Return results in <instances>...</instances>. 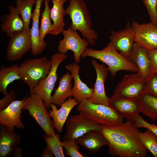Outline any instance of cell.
Listing matches in <instances>:
<instances>
[{"mask_svg": "<svg viewBox=\"0 0 157 157\" xmlns=\"http://www.w3.org/2000/svg\"><path fill=\"white\" fill-rule=\"evenodd\" d=\"M107 139L109 154L120 157H144L147 151L134 124L126 121L114 126H102L101 131Z\"/></svg>", "mask_w": 157, "mask_h": 157, "instance_id": "6da1fadb", "label": "cell"}, {"mask_svg": "<svg viewBox=\"0 0 157 157\" xmlns=\"http://www.w3.org/2000/svg\"><path fill=\"white\" fill-rule=\"evenodd\" d=\"M90 57L99 60L108 66L111 78L113 79L117 73L124 70L133 73L138 72L136 65L116 50L110 42L107 45L100 50L87 48L82 53L81 58Z\"/></svg>", "mask_w": 157, "mask_h": 157, "instance_id": "7a4b0ae2", "label": "cell"}, {"mask_svg": "<svg viewBox=\"0 0 157 157\" xmlns=\"http://www.w3.org/2000/svg\"><path fill=\"white\" fill-rule=\"evenodd\" d=\"M65 12L71 19L70 27L79 31L90 46L94 45L98 36L91 28L92 21L84 0H69Z\"/></svg>", "mask_w": 157, "mask_h": 157, "instance_id": "3957f363", "label": "cell"}, {"mask_svg": "<svg viewBox=\"0 0 157 157\" xmlns=\"http://www.w3.org/2000/svg\"><path fill=\"white\" fill-rule=\"evenodd\" d=\"M77 110L85 118L101 126L117 125L122 123L124 119L113 107L93 103L88 100L80 103Z\"/></svg>", "mask_w": 157, "mask_h": 157, "instance_id": "277c9868", "label": "cell"}, {"mask_svg": "<svg viewBox=\"0 0 157 157\" xmlns=\"http://www.w3.org/2000/svg\"><path fill=\"white\" fill-rule=\"evenodd\" d=\"M51 68L50 60L46 56L26 60L19 66L21 79L28 87L31 94L42 79L48 74Z\"/></svg>", "mask_w": 157, "mask_h": 157, "instance_id": "5b68a950", "label": "cell"}, {"mask_svg": "<svg viewBox=\"0 0 157 157\" xmlns=\"http://www.w3.org/2000/svg\"><path fill=\"white\" fill-rule=\"evenodd\" d=\"M44 101L38 94L33 93L27 97L22 110H27L47 135L53 136L56 134L52 120Z\"/></svg>", "mask_w": 157, "mask_h": 157, "instance_id": "8992f818", "label": "cell"}, {"mask_svg": "<svg viewBox=\"0 0 157 157\" xmlns=\"http://www.w3.org/2000/svg\"><path fill=\"white\" fill-rule=\"evenodd\" d=\"M67 58L65 54L60 52L53 55L50 59L51 68L44 78L42 79L34 89L33 93L39 95L47 108L50 107L51 93L58 78L57 70L58 66Z\"/></svg>", "mask_w": 157, "mask_h": 157, "instance_id": "52a82bcc", "label": "cell"}, {"mask_svg": "<svg viewBox=\"0 0 157 157\" xmlns=\"http://www.w3.org/2000/svg\"><path fill=\"white\" fill-rule=\"evenodd\" d=\"M6 58L9 61H17L32 47L30 29L23 30L12 33L9 37Z\"/></svg>", "mask_w": 157, "mask_h": 157, "instance_id": "ba28073f", "label": "cell"}, {"mask_svg": "<svg viewBox=\"0 0 157 157\" xmlns=\"http://www.w3.org/2000/svg\"><path fill=\"white\" fill-rule=\"evenodd\" d=\"M65 128L63 141L76 140L91 130L101 131L102 126L85 118L79 113L68 117L65 122Z\"/></svg>", "mask_w": 157, "mask_h": 157, "instance_id": "9c48e42d", "label": "cell"}, {"mask_svg": "<svg viewBox=\"0 0 157 157\" xmlns=\"http://www.w3.org/2000/svg\"><path fill=\"white\" fill-rule=\"evenodd\" d=\"M62 33L63 38L59 42L58 51L65 54L68 51H72L75 63H79L81 56L87 48L89 43L85 38H82L76 31L70 27L64 30Z\"/></svg>", "mask_w": 157, "mask_h": 157, "instance_id": "30bf717a", "label": "cell"}, {"mask_svg": "<svg viewBox=\"0 0 157 157\" xmlns=\"http://www.w3.org/2000/svg\"><path fill=\"white\" fill-rule=\"evenodd\" d=\"M145 78L137 72L124 75L117 84L113 94L138 99L144 90Z\"/></svg>", "mask_w": 157, "mask_h": 157, "instance_id": "8fae6325", "label": "cell"}, {"mask_svg": "<svg viewBox=\"0 0 157 157\" xmlns=\"http://www.w3.org/2000/svg\"><path fill=\"white\" fill-rule=\"evenodd\" d=\"M131 26L135 42L147 51L157 49V26L151 22L140 24L134 21Z\"/></svg>", "mask_w": 157, "mask_h": 157, "instance_id": "7c38bea8", "label": "cell"}, {"mask_svg": "<svg viewBox=\"0 0 157 157\" xmlns=\"http://www.w3.org/2000/svg\"><path fill=\"white\" fill-rule=\"evenodd\" d=\"M110 42L115 49L122 55L128 58L135 42V33L131 25L127 23L122 30L111 31Z\"/></svg>", "mask_w": 157, "mask_h": 157, "instance_id": "4fadbf2b", "label": "cell"}, {"mask_svg": "<svg viewBox=\"0 0 157 157\" xmlns=\"http://www.w3.org/2000/svg\"><path fill=\"white\" fill-rule=\"evenodd\" d=\"M91 63L96 71V78L94 85L92 95L88 100L94 104L105 105L112 106L109 103V98L106 94L104 83L108 70L105 65L98 63L94 59Z\"/></svg>", "mask_w": 157, "mask_h": 157, "instance_id": "5bb4252c", "label": "cell"}, {"mask_svg": "<svg viewBox=\"0 0 157 157\" xmlns=\"http://www.w3.org/2000/svg\"><path fill=\"white\" fill-rule=\"evenodd\" d=\"M110 105L115 108L123 119L134 124L140 112L138 99H132L113 94L109 98Z\"/></svg>", "mask_w": 157, "mask_h": 157, "instance_id": "9a60e30c", "label": "cell"}, {"mask_svg": "<svg viewBox=\"0 0 157 157\" xmlns=\"http://www.w3.org/2000/svg\"><path fill=\"white\" fill-rule=\"evenodd\" d=\"M22 100H15L4 110L0 111V124L11 130L15 127L23 128L24 125L21 119V114L24 103L26 98Z\"/></svg>", "mask_w": 157, "mask_h": 157, "instance_id": "2e32d148", "label": "cell"}, {"mask_svg": "<svg viewBox=\"0 0 157 157\" xmlns=\"http://www.w3.org/2000/svg\"><path fill=\"white\" fill-rule=\"evenodd\" d=\"M65 68L72 74L74 80V86L72 88V96L79 104L91 97L93 88H90L81 79L79 72L80 66L76 63L67 65Z\"/></svg>", "mask_w": 157, "mask_h": 157, "instance_id": "e0dca14e", "label": "cell"}, {"mask_svg": "<svg viewBox=\"0 0 157 157\" xmlns=\"http://www.w3.org/2000/svg\"><path fill=\"white\" fill-rule=\"evenodd\" d=\"M79 104L76 99L69 97L65 102L59 106L58 109L56 105L53 104L50 105L51 110L49 115L52 119L54 128L58 132H62L63 126L67 119L69 114L72 109Z\"/></svg>", "mask_w": 157, "mask_h": 157, "instance_id": "ac0fdd59", "label": "cell"}, {"mask_svg": "<svg viewBox=\"0 0 157 157\" xmlns=\"http://www.w3.org/2000/svg\"><path fill=\"white\" fill-rule=\"evenodd\" d=\"M44 0H36L35 8L33 12L32 26L30 29L32 40L31 53L34 56L41 54L45 49L46 43L41 42L39 38V20L40 11Z\"/></svg>", "mask_w": 157, "mask_h": 157, "instance_id": "d6986e66", "label": "cell"}, {"mask_svg": "<svg viewBox=\"0 0 157 157\" xmlns=\"http://www.w3.org/2000/svg\"><path fill=\"white\" fill-rule=\"evenodd\" d=\"M0 157H7L13 154L21 141L20 136L14 130L0 125Z\"/></svg>", "mask_w": 157, "mask_h": 157, "instance_id": "ffe728a7", "label": "cell"}, {"mask_svg": "<svg viewBox=\"0 0 157 157\" xmlns=\"http://www.w3.org/2000/svg\"><path fill=\"white\" fill-rule=\"evenodd\" d=\"M91 154L97 153L103 146L108 145V141L100 131L91 130L76 140Z\"/></svg>", "mask_w": 157, "mask_h": 157, "instance_id": "44dd1931", "label": "cell"}, {"mask_svg": "<svg viewBox=\"0 0 157 157\" xmlns=\"http://www.w3.org/2000/svg\"><path fill=\"white\" fill-rule=\"evenodd\" d=\"M127 58L136 65L139 74L142 78H146L150 73L147 51L135 42Z\"/></svg>", "mask_w": 157, "mask_h": 157, "instance_id": "7402d4cb", "label": "cell"}, {"mask_svg": "<svg viewBox=\"0 0 157 157\" xmlns=\"http://www.w3.org/2000/svg\"><path fill=\"white\" fill-rule=\"evenodd\" d=\"M67 0H52L53 6L51 9L50 17L53 23L51 28L48 34L57 35L62 33L64 30L65 24L64 17L66 13L63 6Z\"/></svg>", "mask_w": 157, "mask_h": 157, "instance_id": "603a6c76", "label": "cell"}, {"mask_svg": "<svg viewBox=\"0 0 157 157\" xmlns=\"http://www.w3.org/2000/svg\"><path fill=\"white\" fill-rule=\"evenodd\" d=\"M8 9L10 13L3 17L0 28L9 37L12 33L24 29V25L16 7L10 5Z\"/></svg>", "mask_w": 157, "mask_h": 157, "instance_id": "cb8c5ba5", "label": "cell"}, {"mask_svg": "<svg viewBox=\"0 0 157 157\" xmlns=\"http://www.w3.org/2000/svg\"><path fill=\"white\" fill-rule=\"evenodd\" d=\"M73 77L70 73L67 72L60 78L58 87L51 96V103L59 106L65 102L66 99L72 96L71 83Z\"/></svg>", "mask_w": 157, "mask_h": 157, "instance_id": "d4e9b609", "label": "cell"}, {"mask_svg": "<svg viewBox=\"0 0 157 157\" xmlns=\"http://www.w3.org/2000/svg\"><path fill=\"white\" fill-rule=\"evenodd\" d=\"M19 67L17 63L8 67L1 65L0 69V91L4 96L8 93L7 88L10 84L15 80H21Z\"/></svg>", "mask_w": 157, "mask_h": 157, "instance_id": "484cf974", "label": "cell"}, {"mask_svg": "<svg viewBox=\"0 0 157 157\" xmlns=\"http://www.w3.org/2000/svg\"><path fill=\"white\" fill-rule=\"evenodd\" d=\"M140 112L154 122L157 119V97L143 92L138 98Z\"/></svg>", "mask_w": 157, "mask_h": 157, "instance_id": "4316f807", "label": "cell"}, {"mask_svg": "<svg viewBox=\"0 0 157 157\" xmlns=\"http://www.w3.org/2000/svg\"><path fill=\"white\" fill-rule=\"evenodd\" d=\"M36 0H17L16 6L17 11L20 15L23 22L24 29L30 30L29 24L32 19V9L35 4Z\"/></svg>", "mask_w": 157, "mask_h": 157, "instance_id": "83f0119b", "label": "cell"}, {"mask_svg": "<svg viewBox=\"0 0 157 157\" xmlns=\"http://www.w3.org/2000/svg\"><path fill=\"white\" fill-rule=\"evenodd\" d=\"M44 8L42 13L39 38L40 41L44 42V38L51 30L52 26L50 17L51 9L49 6V0H44Z\"/></svg>", "mask_w": 157, "mask_h": 157, "instance_id": "f1b7e54d", "label": "cell"}, {"mask_svg": "<svg viewBox=\"0 0 157 157\" xmlns=\"http://www.w3.org/2000/svg\"><path fill=\"white\" fill-rule=\"evenodd\" d=\"M139 136L142 145L155 157H157V136L149 130L139 132Z\"/></svg>", "mask_w": 157, "mask_h": 157, "instance_id": "f546056e", "label": "cell"}, {"mask_svg": "<svg viewBox=\"0 0 157 157\" xmlns=\"http://www.w3.org/2000/svg\"><path fill=\"white\" fill-rule=\"evenodd\" d=\"M43 138L47 147L51 151L56 157H64L63 151L64 144L60 140V136L58 134L53 136H49L46 134L43 135Z\"/></svg>", "mask_w": 157, "mask_h": 157, "instance_id": "4dcf8cb0", "label": "cell"}, {"mask_svg": "<svg viewBox=\"0 0 157 157\" xmlns=\"http://www.w3.org/2000/svg\"><path fill=\"white\" fill-rule=\"evenodd\" d=\"M143 92L149 93L157 97V74L150 73L145 78L144 87Z\"/></svg>", "mask_w": 157, "mask_h": 157, "instance_id": "1f68e13d", "label": "cell"}, {"mask_svg": "<svg viewBox=\"0 0 157 157\" xmlns=\"http://www.w3.org/2000/svg\"><path fill=\"white\" fill-rule=\"evenodd\" d=\"M65 154L71 157H84L79 151V147L76 140L63 141Z\"/></svg>", "mask_w": 157, "mask_h": 157, "instance_id": "d6a6232c", "label": "cell"}, {"mask_svg": "<svg viewBox=\"0 0 157 157\" xmlns=\"http://www.w3.org/2000/svg\"><path fill=\"white\" fill-rule=\"evenodd\" d=\"M150 17L151 22L157 26V0H142Z\"/></svg>", "mask_w": 157, "mask_h": 157, "instance_id": "836d02e7", "label": "cell"}, {"mask_svg": "<svg viewBox=\"0 0 157 157\" xmlns=\"http://www.w3.org/2000/svg\"><path fill=\"white\" fill-rule=\"evenodd\" d=\"M134 124L137 128H144L147 129L157 136V125L148 122L140 115L138 114L136 116Z\"/></svg>", "mask_w": 157, "mask_h": 157, "instance_id": "e575fe53", "label": "cell"}, {"mask_svg": "<svg viewBox=\"0 0 157 157\" xmlns=\"http://www.w3.org/2000/svg\"><path fill=\"white\" fill-rule=\"evenodd\" d=\"M147 53L150 61V72L157 74V49L147 51Z\"/></svg>", "mask_w": 157, "mask_h": 157, "instance_id": "d590c367", "label": "cell"}, {"mask_svg": "<svg viewBox=\"0 0 157 157\" xmlns=\"http://www.w3.org/2000/svg\"><path fill=\"white\" fill-rule=\"evenodd\" d=\"M16 93L13 90H11L10 92L0 100V111H2L8 106L15 100Z\"/></svg>", "mask_w": 157, "mask_h": 157, "instance_id": "8d00e7d4", "label": "cell"}, {"mask_svg": "<svg viewBox=\"0 0 157 157\" xmlns=\"http://www.w3.org/2000/svg\"><path fill=\"white\" fill-rule=\"evenodd\" d=\"M53 156L51 151L47 146L44 149L40 156L41 157H52Z\"/></svg>", "mask_w": 157, "mask_h": 157, "instance_id": "74e56055", "label": "cell"}, {"mask_svg": "<svg viewBox=\"0 0 157 157\" xmlns=\"http://www.w3.org/2000/svg\"><path fill=\"white\" fill-rule=\"evenodd\" d=\"M13 157H22V152L21 149L19 147H17L14 151Z\"/></svg>", "mask_w": 157, "mask_h": 157, "instance_id": "f35d334b", "label": "cell"}, {"mask_svg": "<svg viewBox=\"0 0 157 157\" xmlns=\"http://www.w3.org/2000/svg\"><path fill=\"white\" fill-rule=\"evenodd\" d=\"M56 0V1H59L60 0Z\"/></svg>", "mask_w": 157, "mask_h": 157, "instance_id": "ab89813d", "label": "cell"}, {"mask_svg": "<svg viewBox=\"0 0 157 157\" xmlns=\"http://www.w3.org/2000/svg\"></svg>", "mask_w": 157, "mask_h": 157, "instance_id": "60d3db41", "label": "cell"}]
</instances>
